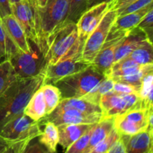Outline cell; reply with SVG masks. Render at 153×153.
<instances>
[{"label": "cell", "instance_id": "cell-1", "mask_svg": "<svg viewBox=\"0 0 153 153\" xmlns=\"http://www.w3.org/2000/svg\"><path fill=\"white\" fill-rule=\"evenodd\" d=\"M44 83V74L19 79L0 96V131L13 118L23 113L31 96Z\"/></svg>", "mask_w": 153, "mask_h": 153}, {"label": "cell", "instance_id": "cell-2", "mask_svg": "<svg viewBox=\"0 0 153 153\" xmlns=\"http://www.w3.org/2000/svg\"><path fill=\"white\" fill-rule=\"evenodd\" d=\"M85 40L79 37L76 23L63 25L46 40L47 66L82 51Z\"/></svg>", "mask_w": 153, "mask_h": 153}, {"label": "cell", "instance_id": "cell-3", "mask_svg": "<svg viewBox=\"0 0 153 153\" xmlns=\"http://www.w3.org/2000/svg\"><path fill=\"white\" fill-rule=\"evenodd\" d=\"M105 77V75L91 65L76 74L64 78L55 84L62 99L82 98L89 94Z\"/></svg>", "mask_w": 153, "mask_h": 153}, {"label": "cell", "instance_id": "cell-4", "mask_svg": "<svg viewBox=\"0 0 153 153\" xmlns=\"http://www.w3.org/2000/svg\"><path fill=\"white\" fill-rule=\"evenodd\" d=\"M30 50L23 52L18 49L8 59L19 79H29L44 74L47 67L46 55L37 43L28 40Z\"/></svg>", "mask_w": 153, "mask_h": 153}, {"label": "cell", "instance_id": "cell-5", "mask_svg": "<svg viewBox=\"0 0 153 153\" xmlns=\"http://www.w3.org/2000/svg\"><path fill=\"white\" fill-rule=\"evenodd\" d=\"M67 0H52L44 7H39V46L45 55L47 52L46 40L51 34L62 26L67 18Z\"/></svg>", "mask_w": 153, "mask_h": 153}, {"label": "cell", "instance_id": "cell-6", "mask_svg": "<svg viewBox=\"0 0 153 153\" xmlns=\"http://www.w3.org/2000/svg\"><path fill=\"white\" fill-rule=\"evenodd\" d=\"M153 108H137L114 117V128L120 136H131L152 130Z\"/></svg>", "mask_w": 153, "mask_h": 153}, {"label": "cell", "instance_id": "cell-7", "mask_svg": "<svg viewBox=\"0 0 153 153\" xmlns=\"http://www.w3.org/2000/svg\"><path fill=\"white\" fill-rule=\"evenodd\" d=\"M11 14L23 29L28 40L39 45L40 13L37 0H21L10 4Z\"/></svg>", "mask_w": 153, "mask_h": 153}, {"label": "cell", "instance_id": "cell-8", "mask_svg": "<svg viewBox=\"0 0 153 153\" xmlns=\"http://www.w3.org/2000/svg\"><path fill=\"white\" fill-rule=\"evenodd\" d=\"M39 121H34L24 113L9 121L0 131V136L10 144L19 142H30L41 133Z\"/></svg>", "mask_w": 153, "mask_h": 153}, {"label": "cell", "instance_id": "cell-9", "mask_svg": "<svg viewBox=\"0 0 153 153\" xmlns=\"http://www.w3.org/2000/svg\"><path fill=\"white\" fill-rule=\"evenodd\" d=\"M99 105L102 110V119L114 117L137 108H146L138 94H123L113 90L102 96Z\"/></svg>", "mask_w": 153, "mask_h": 153}, {"label": "cell", "instance_id": "cell-10", "mask_svg": "<svg viewBox=\"0 0 153 153\" xmlns=\"http://www.w3.org/2000/svg\"><path fill=\"white\" fill-rule=\"evenodd\" d=\"M117 16V12L114 10H109L106 12L97 28L85 40L82 49L84 61L90 64L93 62L96 55L104 45L109 31Z\"/></svg>", "mask_w": 153, "mask_h": 153}, {"label": "cell", "instance_id": "cell-11", "mask_svg": "<svg viewBox=\"0 0 153 153\" xmlns=\"http://www.w3.org/2000/svg\"><path fill=\"white\" fill-rule=\"evenodd\" d=\"M91 65V64L82 58V51L62 58L55 64L46 67L44 71L43 85H54L61 79L79 73Z\"/></svg>", "mask_w": 153, "mask_h": 153}, {"label": "cell", "instance_id": "cell-12", "mask_svg": "<svg viewBox=\"0 0 153 153\" xmlns=\"http://www.w3.org/2000/svg\"><path fill=\"white\" fill-rule=\"evenodd\" d=\"M102 119L101 114H88L74 108H56L49 114L39 120L40 125L50 121L56 126L62 124H96Z\"/></svg>", "mask_w": 153, "mask_h": 153}, {"label": "cell", "instance_id": "cell-13", "mask_svg": "<svg viewBox=\"0 0 153 153\" xmlns=\"http://www.w3.org/2000/svg\"><path fill=\"white\" fill-rule=\"evenodd\" d=\"M108 10V1H103L89 7L81 16L76 24L79 37L86 40L97 28Z\"/></svg>", "mask_w": 153, "mask_h": 153}, {"label": "cell", "instance_id": "cell-14", "mask_svg": "<svg viewBox=\"0 0 153 153\" xmlns=\"http://www.w3.org/2000/svg\"><path fill=\"white\" fill-rule=\"evenodd\" d=\"M127 36V35H126ZM126 36H108L100 52L96 55L91 65L97 70L106 75L114 64L116 49Z\"/></svg>", "mask_w": 153, "mask_h": 153}, {"label": "cell", "instance_id": "cell-15", "mask_svg": "<svg viewBox=\"0 0 153 153\" xmlns=\"http://www.w3.org/2000/svg\"><path fill=\"white\" fill-rule=\"evenodd\" d=\"M0 22L5 34L19 50L23 52L30 50L28 38L21 25L13 15H7L1 18Z\"/></svg>", "mask_w": 153, "mask_h": 153}, {"label": "cell", "instance_id": "cell-16", "mask_svg": "<svg viewBox=\"0 0 153 153\" xmlns=\"http://www.w3.org/2000/svg\"><path fill=\"white\" fill-rule=\"evenodd\" d=\"M152 4L128 14L118 16L112 25L109 33H128L137 26L146 13L152 9Z\"/></svg>", "mask_w": 153, "mask_h": 153}, {"label": "cell", "instance_id": "cell-17", "mask_svg": "<svg viewBox=\"0 0 153 153\" xmlns=\"http://www.w3.org/2000/svg\"><path fill=\"white\" fill-rule=\"evenodd\" d=\"M153 64L140 65L127 56L114 63L105 76L113 78L131 76L146 70H152Z\"/></svg>", "mask_w": 153, "mask_h": 153}, {"label": "cell", "instance_id": "cell-18", "mask_svg": "<svg viewBox=\"0 0 153 153\" xmlns=\"http://www.w3.org/2000/svg\"><path fill=\"white\" fill-rule=\"evenodd\" d=\"M152 131L146 130L131 136H121L126 153H147L152 149Z\"/></svg>", "mask_w": 153, "mask_h": 153}, {"label": "cell", "instance_id": "cell-19", "mask_svg": "<svg viewBox=\"0 0 153 153\" xmlns=\"http://www.w3.org/2000/svg\"><path fill=\"white\" fill-rule=\"evenodd\" d=\"M146 39H149L146 34L138 28H134L131 30L127 36H126L119 46H117L115 52L114 64L120 60L128 56L133 50Z\"/></svg>", "mask_w": 153, "mask_h": 153}, {"label": "cell", "instance_id": "cell-20", "mask_svg": "<svg viewBox=\"0 0 153 153\" xmlns=\"http://www.w3.org/2000/svg\"><path fill=\"white\" fill-rule=\"evenodd\" d=\"M94 124H62L57 126L59 132L58 144L66 149L80 138Z\"/></svg>", "mask_w": 153, "mask_h": 153}, {"label": "cell", "instance_id": "cell-21", "mask_svg": "<svg viewBox=\"0 0 153 153\" xmlns=\"http://www.w3.org/2000/svg\"><path fill=\"white\" fill-rule=\"evenodd\" d=\"M114 128V117L105 118L94 124L88 146L82 153H89L103 139L105 138Z\"/></svg>", "mask_w": 153, "mask_h": 153}, {"label": "cell", "instance_id": "cell-22", "mask_svg": "<svg viewBox=\"0 0 153 153\" xmlns=\"http://www.w3.org/2000/svg\"><path fill=\"white\" fill-rule=\"evenodd\" d=\"M23 113L34 121H39L46 115V107L41 88L34 93L25 107Z\"/></svg>", "mask_w": 153, "mask_h": 153}, {"label": "cell", "instance_id": "cell-23", "mask_svg": "<svg viewBox=\"0 0 153 153\" xmlns=\"http://www.w3.org/2000/svg\"><path fill=\"white\" fill-rule=\"evenodd\" d=\"M44 128L37 137L39 143H41L49 152H57V146L59 142V132L58 126L50 121L43 123Z\"/></svg>", "mask_w": 153, "mask_h": 153}, {"label": "cell", "instance_id": "cell-24", "mask_svg": "<svg viewBox=\"0 0 153 153\" xmlns=\"http://www.w3.org/2000/svg\"><path fill=\"white\" fill-rule=\"evenodd\" d=\"M56 108H74L88 114H101L102 110L99 105L85 100L82 98L62 99Z\"/></svg>", "mask_w": 153, "mask_h": 153}, {"label": "cell", "instance_id": "cell-25", "mask_svg": "<svg viewBox=\"0 0 153 153\" xmlns=\"http://www.w3.org/2000/svg\"><path fill=\"white\" fill-rule=\"evenodd\" d=\"M152 42L146 39L140 43L128 55L130 58L140 65L153 64Z\"/></svg>", "mask_w": 153, "mask_h": 153}, {"label": "cell", "instance_id": "cell-26", "mask_svg": "<svg viewBox=\"0 0 153 153\" xmlns=\"http://www.w3.org/2000/svg\"><path fill=\"white\" fill-rule=\"evenodd\" d=\"M19 78L8 60L0 62V96Z\"/></svg>", "mask_w": 153, "mask_h": 153}, {"label": "cell", "instance_id": "cell-27", "mask_svg": "<svg viewBox=\"0 0 153 153\" xmlns=\"http://www.w3.org/2000/svg\"><path fill=\"white\" fill-rule=\"evenodd\" d=\"M40 88L43 91V97L46 102V115H48L56 108L61 100H62V97L59 89L55 85L46 84L43 85Z\"/></svg>", "mask_w": 153, "mask_h": 153}, {"label": "cell", "instance_id": "cell-28", "mask_svg": "<svg viewBox=\"0 0 153 153\" xmlns=\"http://www.w3.org/2000/svg\"><path fill=\"white\" fill-rule=\"evenodd\" d=\"M114 82L113 79H111L108 76H105L97 85V86L94 88V90H92L89 94L85 95L82 99H84L85 100H87L94 104L99 105L102 96L112 91L114 88Z\"/></svg>", "mask_w": 153, "mask_h": 153}, {"label": "cell", "instance_id": "cell-29", "mask_svg": "<svg viewBox=\"0 0 153 153\" xmlns=\"http://www.w3.org/2000/svg\"><path fill=\"white\" fill-rule=\"evenodd\" d=\"M67 15L64 24L76 23L88 9V0H67Z\"/></svg>", "mask_w": 153, "mask_h": 153}, {"label": "cell", "instance_id": "cell-30", "mask_svg": "<svg viewBox=\"0 0 153 153\" xmlns=\"http://www.w3.org/2000/svg\"><path fill=\"white\" fill-rule=\"evenodd\" d=\"M18 49L5 34L0 22V62L2 59L8 60Z\"/></svg>", "mask_w": 153, "mask_h": 153}, {"label": "cell", "instance_id": "cell-31", "mask_svg": "<svg viewBox=\"0 0 153 153\" xmlns=\"http://www.w3.org/2000/svg\"><path fill=\"white\" fill-rule=\"evenodd\" d=\"M120 138V134L115 130L114 128L111 130L108 135L98 143L89 153H107L114 143Z\"/></svg>", "mask_w": 153, "mask_h": 153}, {"label": "cell", "instance_id": "cell-32", "mask_svg": "<svg viewBox=\"0 0 153 153\" xmlns=\"http://www.w3.org/2000/svg\"><path fill=\"white\" fill-rule=\"evenodd\" d=\"M137 28L141 29L146 34L149 40H152L153 34V8L151 9L143 18Z\"/></svg>", "mask_w": 153, "mask_h": 153}, {"label": "cell", "instance_id": "cell-33", "mask_svg": "<svg viewBox=\"0 0 153 153\" xmlns=\"http://www.w3.org/2000/svg\"><path fill=\"white\" fill-rule=\"evenodd\" d=\"M152 1L153 0H137V1H135L134 2L131 3V4L127 6V7H126V8H124L122 11L120 12L118 16L128 14V13L137 11V10H140V9L149 5V4H152Z\"/></svg>", "mask_w": 153, "mask_h": 153}, {"label": "cell", "instance_id": "cell-34", "mask_svg": "<svg viewBox=\"0 0 153 153\" xmlns=\"http://www.w3.org/2000/svg\"><path fill=\"white\" fill-rule=\"evenodd\" d=\"M22 153H52L47 150L41 143H39L37 138L33 139L28 143ZM57 153V152H55Z\"/></svg>", "mask_w": 153, "mask_h": 153}, {"label": "cell", "instance_id": "cell-35", "mask_svg": "<svg viewBox=\"0 0 153 153\" xmlns=\"http://www.w3.org/2000/svg\"><path fill=\"white\" fill-rule=\"evenodd\" d=\"M135 1L137 0H111V1H108V10H114L117 12V14H119L120 12L122 11L127 6L134 2Z\"/></svg>", "mask_w": 153, "mask_h": 153}, {"label": "cell", "instance_id": "cell-36", "mask_svg": "<svg viewBox=\"0 0 153 153\" xmlns=\"http://www.w3.org/2000/svg\"><path fill=\"white\" fill-rule=\"evenodd\" d=\"M113 91L116 92L120 93L123 94H138L139 89L131 85H126V84L119 83V82H115L114 85Z\"/></svg>", "mask_w": 153, "mask_h": 153}, {"label": "cell", "instance_id": "cell-37", "mask_svg": "<svg viewBox=\"0 0 153 153\" xmlns=\"http://www.w3.org/2000/svg\"><path fill=\"white\" fill-rule=\"evenodd\" d=\"M11 14V7L9 0H0V19Z\"/></svg>", "mask_w": 153, "mask_h": 153}, {"label": "cell", "instance_id": "cell-38", "mask_svg": "<svg viewBox=\"0 0 153 153\" xmlns=\"http://www.w3.org/2000/svg\"><path fill=\"white\" fill-rule=\"evenodd\" d=\"M29 142H19L12 144L4 153H22Z\"/></svg>", "mask_w": 153, "mask_h": 153}, {"label": "cell", "instance_id": "cell-39", "mask_svg": "<svg viewBox=\"0 0 153 153\" xmlns=\"http://www.w3.org/2000/svg\"><path fill=\"white\" fill-rule=\"evenodd\" d=\"M10 146L11 144L8 141L0 136V153H4Z\"/></svg>", "mask_w": 153, "mask_h": 153}, {"label": "cell", "instance_id": "cell-40", "mask_svg": "<svg viewBox=\"0 0 153 153\" xmlns=\"http://www.w3.org/2000/svg\"><path fill=\"white\" fill-rule=\"evenodd\" d=\"M108 0H88V8L92 6L96 5L97 4L103 2V1H108Z\"/></svg>", "mask_w": 153, "mask_h": 153}, {"label": "cell", "instance_id": "cell-41", "mask_svg": "<svg viewBox=\"0 0 153 153\" xmlns=\"http://www.w3.org/2000/svg\"><path fill=\"white\" fill-rule=\"evenodd\" d=\"M52 0H37V4H38L40 7H44L45 6L47 5Z\"/></svg>", "mask_w": 153, "mask_h": 153}, {"label": "cell", "instance_id": "cell-42", "mask_svg": "<svg viewBox=\"0 0 153 153\" xmlns=\"http://www.w3.org/2000/svg\"><path fill=\"white\" fill-rule=\"evenodd\" d=\"M21 1V0H9V1H10V4H14V3H16L18 2V1Z\"/></svg>", "mask_w": 153, "mask_h": 153}, {"label": "cell", "instance_id": "cell-43", "mask_svg": "<svg viewBox=\"0 0 153 153\" xmlns=\"http://www.w3.org/2000/svg\"><path fill=\"white\" fill-rule=\"evenodd\" d=\"M152 151H153V150H152V149H150V150H149V152H148V153H152Z\"/></svg>", "mask_w": 153, "mask_h": 153}, {"label": "cell", "instance_id": "cell-44", "mask_svg": "<svg viewBox=\"0 0 153 153\" xmlns=\"http://www.w3.org/2000/svg\"><path fill=\"white\" fill-rule=\"evenodd\" d=\"M111 1V0H108V1Z\"/></svg>", "mask_w": 153, "mask_h": 153}, {"label": "cell", "instance_id": "cell-45", "mask_svg": "<svg viewBox=\"0 0 153 153\" xmlns=\"http://www.w3.org/2000/svg\"><path fill=\"white\" fill-rule=\"evenodd\" d=\"M147 153H148V152H147Z\"/></svg>", "mask_w": 153, "mask_h": 153}]
</instances>
